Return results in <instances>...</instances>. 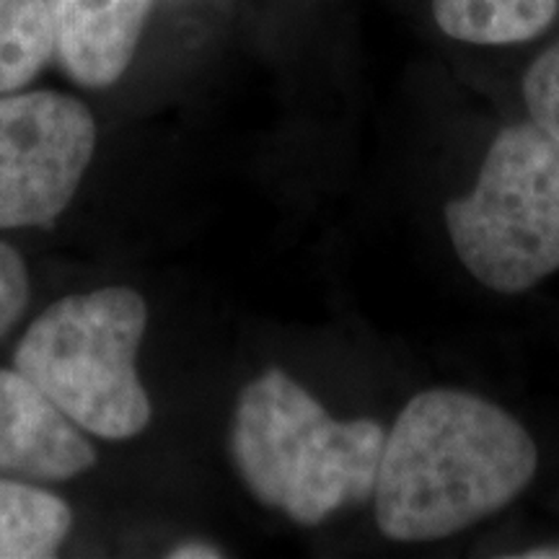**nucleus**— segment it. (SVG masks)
<instances>
[{
  "label": "nucleus",
  "instance_id": "obj_1",
  "mask_svg": "<svg viewBox=\"0 0 559 559\" xmlns=\"http://www.w3.org/2000/svg\"><path fill=\"white\" fill-rule=\"evenodd\" d=\"M536 472V440L500 404L464 389L419 391L386 432L376 523L391 542L449 539L519 500Z\"/></svg>",
  "mask_w": 559,
  "mask_h": 559
},
{
  "label": "nucleus",
  "instance_id": "obj_2",
  "mask_svg": "<svg viewBox=\"0 0 559 559\" xmlns=\"http://www.w3.org/2000/svg\"><path fill=\"white\" fill-rule=\"evenodd\" d=\"M383 443L379 419L334 417L277 366L243 383L228 428L230 461L247 492L306 528L373 498Z\"/></svg>",
  "mask_w": 559,
  "mask_h": 559
},
{
  "label": "nucleus",
  "instance_id": "obj_3",
  "mask_svg": "<svg viewBox=\"0 0 559 559\" xmlns=\"http://www.w3.org/2000/svg\"><path fill=\"white\" fill-rule=\"evenodd\" d=\"M148 326V298L135 285L70 290L26 321L11 366L96 443H130L156 412L140 373Z\"/></svg>",
  "mask_w": 559,
  "mask_h": 559
},
{
  "label": "nucleus",
  "instance_id": "obj_4",
  "mask_svg": "<svg viewBox=\"0 0 559 559\" xmlns=\"http://www.w3.org/2000/svg\"><path fill=\"white\" fill-rule=\"evenodd\" d=\"M445 230L466 272L500 296H521L559 272V140L534 122L500 130Z\"/></svg>",
  "mask_w": 559,
  "mask_h": 559
},
{
  "label": "nucleus",
  "instance_id": "obj_5",
  "mask_svg": "<svg viewBox=\"0 0 559 559\" xmlns=\"http://www.w3.org/2000/svg\"><path fill=\"white\" fill-rule=\"evenodd\" d=\"M99 135L81 96L55 88L0 94V236L50 228L68 213Z\"/></svg>",
  "mask_w": 559,
  "mask_h": 559
},
{
  "label": "nucleus",
  "instance_id": "obj_6",
  "mask_svg": "<svg viewBox=\"0 0 559 559\" xmlns=\"http://www.w3.org/2000/svg\"><path fill=\"white\" fill-rule=\"evenodd\" d=\"M96 464V440L21 370L0 366V474L66 485L86 477Z\"/></svg>",
  "mask_w": 559,
  "mask_h": 559
},
{
  "label": "nucleus",
  "instance_id": "obj_7",
  "mask_svg": "<svg viewBox=\"0 0 559 559\" xmlns=\"http://www.w3.org/2000/svg\"><path fill=\"white\" fill-rule=\"evenodd\" d=\"M55 62L79 88L109 91L135 60L156 0H45Z\"/></svg>",
  "mask_w": 559,
  "mask_h": 559
},
{
  "label": "nucleus",
  "instance_id": "obj_8",
  "mask_svg": "<svg viewBox=\"0 0 559 559\" xmlns=\"http://www.w3.org/2000/svg\"><path fill=\"white\" fill-rule=\"evenodd\" d=\"M75 531V510L52 485L0 474V559H52Z\"/></svg>",
  "mask_w": 559,
  "mask_h": 559
},
{
  "label": "nucleus",
  "instance_id": "obj_9",
  "mask_svg": "<svg viewBox=\"0 0 559 559\" xmlns=\"http://www.w3.org/2000/svg\"><path fill=\"white\" fill-rule=\"evenodd\" d=\"M557 11L559 0H432V16L445 37L481 47L536 39Z\"/></svg>",
  "mask_w": 559,
  "mask_h": 559
},
{
  "label": "nucleus",
  "instance_id": "obj_10",
  "mask_svg": "<svg viewBox=\"0 0 559 559\" xmlns=\"http://www.w3.org/2000/svg\"><path fill=\"white\" fill-rule=\"evenodd\" d=\"M52 60L45 0H0V94L29 88Z\"/></svg>",
  "mask_w": 559,
  "mask_h": 559
},
{
  "label": "nucleus",
  "instance_id": "obj_11",
  "mask_svg": "<svg viewBox=\"0 0 559 559\" xmlns=\"http://www.w3.org/2000/svg\"><path fill=\"white\" fill-rule=\"evenodd\" d=\"M34 298V277L24 251L0 236V342L24 324Z\"/></svg>",
  "mask_w": 559,
  "mask_h": 559
},
{
  "label": "nucleus",
  "instance_id": "obj_12",
  "mask_svg": "<svg viewBox=\"0 0 559 559\" xmlns=\"http://www.w3.org/2000/svg\"><path fill=\"white\" fill-rule=\"evenodd\" d=\"M523 102L531 122L559 140V39L523 75Z\"/></svg>",
  "mask_w": 559,
  "mask_h": 559
},
{
  "label": "nucleus",
  "instance_id": "obj_13",
  "mask_svg": "<svg viewBox=\"0 0 559 559\" xmlns=\"http://www.w3.org/2000/svg\"><path fill=\"white\" fill-rule=\"evenodd\" d=\"M169 559H221L226 557V549L221 544L207 539H181L166 549Z\"/></svg>",
  "mask_w": 559,
  "mask_h": 559
},
{
  "label": "nucleus",
  "instance_id": "obj_14",
  "mask_svg": "<svg viewBox=\"0 0 559 559\" xmlns=\"http://www.w3.org/2000/svg\"><path fill=\"white\" fill-rule=\"evenodd\" d=\"M510 557H519V559H559V544H539V547H531L526 551H515Z\"/></svg>",
  "mask_w": 559,
  "mask_h": 559
}]
</instances>
